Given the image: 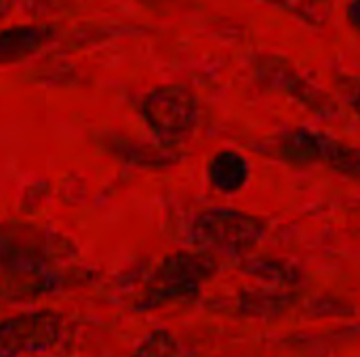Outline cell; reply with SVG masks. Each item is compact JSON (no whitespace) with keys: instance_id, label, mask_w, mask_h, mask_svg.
I'll return each instance as SVG.
<instances>
[{"instance_id":"6da1fadb","label":"cell","mask_w":360,"mask_h":357,"mask_svg":"<svg viewBox=\"0 0 360 357\" xmlns=\"http://www.w3.org/2000/svg\"><path fill=\"white\" fill-rule=\"evenodd\" d=\"M264 223L257 217L213 208L200 213L192 223V240L205 248L221 252H243L257 244L264 236Z\"/></svg>"},{"instance_id":"7a4b0ae2","label":"cell","mask_w":360,"mask_h":357,"mask_svg":"<svg viewBox=\"0 0 360 357\" xmlns=\"http://www.w3.org/2000/svg\"><path fill=\"white\" fill-rule=\"evenodd\" d=\"M141 114L154 130L165 135H181L196 122V97L190 88L179 84L158 86L146 95Z\"/></svg>"},{"instance_id":"3957f363","label":"cell","mask_w":360,"mask_h":357,"mask_svg":"<svg viewBox=\"0 0 360 357\" xmlns=\"http://www.w3.org/2000/svg\"><path fill=\"white\" fill-rule=\"evenodd\" d=\"M61 332L59 316L51 311L23 314L0 324V353H34L53 347Z\"/></svg>"},{"instance_id":"277c9868","label":"cell","mask_w":360,"mask_h":357,"mask_svg":"<svg viewBox=\"0 0 360 357\" xmlns=\"http://www.w3.org/2000/svg\"><path fill=\"white\" fill-rule=\"evenodd\" d=\"M46 236L27 227H0V274H40L49 265Z\"/></svg>"},{"instance_id":"5b68a950","label":"cell","mask_w":360,"mask_h":357,"mask_svg":"<svg viewBox=\"0 0 360 357\" xmlns=\"http://www.w3.org/2000/svg\"><path fill=\"white\" fill-rule=\"evenodd\" d=\"M264 65H266V67H264V74H266L276 86L287 88L291 95H295L300 101H304V103L310 105L312 109H316V112H325V109L331 112V109H333L331 103L325 101V97H323L316 88L304 84L302 78H300L291 67H287L283 61L272 59V61H268V63H264Z\"/></svg>"},{"instance_id":"8992f818","label":"cell","mask_w":360,"mask_h":357,"mask_svg":"<svg viewBox=\"0 0 360 357\" xmlns=\"http://www.w3.org/2000/svg\"><path fill=\"white\" fill-rule=\"evenodd\" d=\"M297 21L312 25V27H325L333 19V0H264Z\"/></svg>"},{"instance_id":"52a82bcc","label":"cell","mask_w":360,"mask_h":357,"mask_svg":"<svg viewBox=\"0 0 360 357\" xmlns=\"http://www.w3.org/2000/svg\"><path fill=\"white\" fill-rule=\"evenodd\" d=\"M209 175H211L213 185H217V189H221V191H234L247 179V160L240 158L234 151H221L211 162Z\"/></svg>"},{"instance_id":"ba28073f","label":"cell","mask_w":360,"mask_h":357,"mask_svg":"<svg viewBox=\"0 0 360 357\" xmlns=\"http://www.w3.org/2000/svg\"><path fill=\"white\" fill-rule=\"evenodd\" d=\"M51 36L42 27H17L0 34V59H17L38 48Z\"/></svg>"},{"instance_id":"9c48e42d","label":"cell","mask_w":360,"mask_h":357,"mask_svg":"<svg viewBox=\"0 0 360 357\" xmlns=\"http://www.w3.org/2000/svg\"><path fill=\"white\" fill-rule=\"evenodd\" d=\"M335 88L344 103L360 118V78L350 74H338L335 76Z\"/></svg>"},{"instance_id":"30bf717a","label":"cell","mask_w":360,"mask_h":357,"mask_svg":"<svg viewBox=\"0 0 360 357\" xmlns=\"http://www.w3.org/2000/svg\"><path fill=\"white\" fill-rule=\"evenodd\" d=\"M346 17L352 29L360 36V0H348L346 4Z\"/></svg>"}]
</instances>
